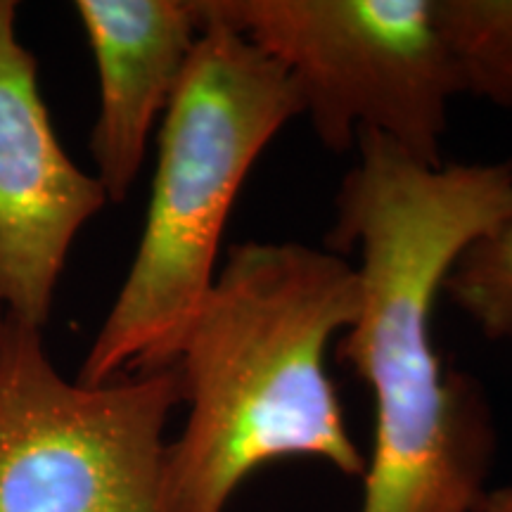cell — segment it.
Wrapping results in <instances>:
<instances>
[{
  "instance_id": "2",
  "label": "cell",
  "mask_w": 512,
  "mask_h": 512,
  "mask_svg": "<svg viewBox=\"0 0 512 512\" xmlns=\"http://www.w3.org/2000/svg\"><path fill=\"white\" fill-rule=\"evenodd\" d=\"M356 266L302 242L230 247L178 344L188 406L166 444L164 512H223L240 484L283 458L363 477L325 354L356 320Z\"/></svg>"
},
{
  "instance_id": "10",
  "label": "cell",
  "mask_w": 512,
  "mask_h": 512,
  "mask_svg": "<svg viewBox=\"0 0 512 512\" xmlns=\"http://www.w3.org/2000/svg\"><path fill=\"white\" fill-rule=\"evenodd\" d=\"M479 512H512V482L501 489H491Z\"/></svg>"
},
{
  "instance_id": "1",
  "label": "cell",
  "mask_w": 512,
  "mask_h": 512,
  "mask_svg": "<svg viewBox=\"0 0 512 512\" xmlns=\"http://www.w3.org/2000/svg\"><path fill=\"white\" fill-rule=\"evenodd\" d=\"M356 152L325 242L358 252L361 304L337 339L375 401L358 512H479L494 415L475 377L441 363L432 311L465 249L512 223V162L427 166L368 131Z\"/></svg>"
},
{
  "instance_id": "8",
  "label": "cell",
  "mask_w": 512,
  "mask_h": 512,
  "mask_svg": "<svg viewBox=\"0 0 512 512\" xmlns=\"http://www.w3.org/2000/svg\"><path fill=\"white\" fill-rule=\"evenodd\" d=\"M458 95L512 112V0H434Z\"/></svg>"
},
{
  "instance_id": "7",
  "label": "cell",
  "mask_w": 512,
  "mask_h": 512,
  "mask_svg": "<svg viewBox=\"0 0 512 512\" xmlns=\"http://www.w3.org/2000/svg\"><path fill=\"white\" fill-rule=\"evenodd\" d=\"M98 69L91 155L110 202H124L147 140L181 83L207 19L200 0H76Z\"/></svg>"
},
{
  "instance_id": "6",
  "label": "cell",
  "mask_w": 512,
  "mask_h": 512,
  "mask_svg": "<svg viewBox=\"0 0 512 512\" xmlns=\"http://www.w3.org/2000/svg\"><path fill=\"white\" fill-rule=\"evenodd\" d=\"M15 27L0 0V313L43 330L76 235L110 200L57 140Z\"/></svg>"
},
{
  "instance_id": "9",
  "label": "cell",
  "mask_w": 512,
  "mask_h": 512,
  "mask_svg": "<svg viewBox=\"0 0 512 512\" xmlns=\"http://www.w3.org/2000/svg\"><path fill=\"white\" fill-rule=\"evenodd\" d=\"M444 292L486 339L512 342V223L465 249Z\"/></svg>"
},
{
  "instance_id": "3",
  "label": "cell",
  "mask_w": 512,
  "mask_h": 512,
  "mask_svg": "<svg viewBox=\"0 0 512 512\" xmlns=\"http://www.w3.org/2000/svg\"><path fill=\"white\" fill-rule=\"evenodd\" d=\"M204 19L207 29L162 119L140 245L76 377L86 387L124 370L174 366L183 332L214 285L242 183L280 128L302 114L283 64L240 31Z\"/></svg>"
},
{
  "instance_id": "4",
  "label": "cell",
  "mask_w": 512,
  "mask_h": 512,
  "mask_svg": "<svg viewBox=\"0 0 512 512\" xmlns=\"http://www.w3.org/2000/svg\"><path fill=\"white\" fill-rule=\"evenodd\" d=\"M292 76L323 147L380 133L441 166L456 74L434 0H200Z\"/></svg>"
},
{
  "instance_id": "5",
  "label": "cell",
  "mask_w": 512,
  "mask_h": 512,
  "mask_svg": "<svg viewBox=\"0 0 512 512\" xmlns=\"http://www.w3.org/2000/svg\"><path fill=\"white\" fill-rule=\"evenodd\" d=\"M176 366L86 387L50 363L43 330L0 313V512H164Z\"/></svg>"
}]
</instances>
